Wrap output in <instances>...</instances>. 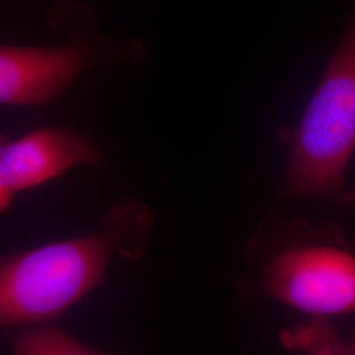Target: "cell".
Instances as JSON below:
<instances>
[{"label":"cell","mask_w":355,"mask_h":355,"mask_svg":"<svg viewBox=\"0 0 355 355\" xmlns=\"http://www.w3.org/2000/svg\"><path fill=\"white\" fill-rule=\"evenodd\" d=\"M102 164L98 149L62 129H38L0 148V209L7 211L21 191L41 186L78 165Z\"/></svg>","instance_id":"277c9868"},{"label":"cell","mask_w":355,"mask_h":355,"mask_svg":"<svg viewBox=\"0 0 355 355\" xmlns=\"http://www.w3.org/2000/svg\"><path fill=\"white\" fill-rule=\"evenodd\" d=\"M87 53L67 44L57 48L1 46L0 103L36 105L54 99L85 67Z\"/></svg>","instance_id":"5b68a950"},{"label":"cell","mask_w":355,"mask_h":355,"mask_svg":"<svg viewBox=\"0 0 355 355\" xmlns=\"http://www.w3.org/2000/svg\"><path fill=\"white\" fill-rule=\"evenodd\" d=\"M12 355H119L94 349L51 325L20 329L11 340Z\"/></svg>","instance_id":"52a82bcc"},{"label":"cell","mask_w":355,"mask_h":355,"mask_svg":"<svg viewBox=\"0 0 355 355\" xmlns=\"http://www.w3.org/2000/svg\"><path fill=\"white\" fill-rule=\"evenodd\" d=\"M355 150V7L292 137L282 193L343 205L355 199L346 167Z\"/></svg>","instance_id":"7a4b0ae2"},{"label":"cell","mask_w":355,"mask_h":355,"mask_svg":"<svg viewBox=\"0 0 355 355\" xmlns=\"http://www.w3.org/2000/svg\"><path fill=\"white\" fill-rule=\"evenodd\" d=\"M153 220L142 204L123 199L96 232L3 257L0 324L6 330L46 325L103 282L114 255L137 261Z\"/></svg>","instance_id":"6da1fadb"},{"label":"cell","mask_w":355,"mask_h":355,"mask_svg":"<svg viewBox=\"0 0 355 355\" xmlns=\"http://www.w3.org/2000/svg\"><path fill=\"white\" fill-rule=\"evenodd\" d=\"M280 343L300 355H355V343H346L328 318H308L280 333Z\"/></svg>","instance_id":"8992f818"},{"label":"cell","mask_w":355,"mask_h":355,"mask_svg":"<svg viewBox=\"0 0 355 355\" xmlns=\"http://www.w3.org/2000/svg\"><path fill=\"white\" fill-rule=\"evenodd\" d=\"M262 255L257 291L309 318L355 312V250L343 228L295 221Z\"/></svg>","instance_id":"3957f363"}]
</instances>
